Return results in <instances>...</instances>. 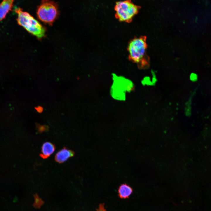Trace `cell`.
<instances>
[{
    "instance_id": "cell-1",
    "label": "cell",
    "mask_w": 211,
    "mask_h": 211,
    "mask_svg": "<svg viewBox=\"0 0 211 211\" xmlns=\"http://www.w3.org/2000/svg\"><path fill=\"white\" fill-rule=\"evenodd\" d=\"M147 47L145 36L135 38L129 42L127 47L129 59L137 64L139 68H147L149 65V59L146 53Z\"/></svg>"
},
{
    "instance_id": "cell-15",
    "label": "cell",
    "mask_w": 211,
    "mask_h": 211,
    "mask_svg": "<svg viewBox=\"0 0 211 211\" xmlns=\"http://www.w3.org/2000/svg\"><path fill=\"white\" fill-rule=\"evenodd\" d=\"M97 211H106L105 209L103 204H101Z\"/></svg>"
},
{
    "instance_id": "cell-3",
    "label": "cell",
    "mask_w": 211,
    "mask_h": 211,
    "mask_svg": "<svg viewBox=\"0 0 211 211\" xmlns=\"http://www.w3.org/2000/svg\"><path fill=\"white\" fill-rule=\"evenodd\" d=\"M36 14L40 21L52 25L59 14L58 6L52 0H42L37 7Z\"/></svg>"
},
{
    "instance_id": "cell-4",
    "label": "cell",
    "mask_w": 211,
    "mask_h": 211,
    "mask_svg": "<svg viewBox=\"0 0 211 211\" xmlns=\"http://www.w3.org/2000/svg\"><path fill=\"white\" fill-rule=\"evenodd\" d=\"M140 8V6L132 3L131 0L117 2L115 7V17L120 21L130 23Z\"/></svg>"
},
{
    "instance_id": "cell-13",
    "label": "cell",
    "mask_w": 211,
    "mask_h": 211,
    "mask_svg": "<svg viewBox=\"0 0 211 211\" xmlns=\"http://www.w3.org/2000/svg\"><path fill=\"white\" fill-rule=\"evenodd\" d=\"M197 76L195 74L192 73L190 76V79L192 81H195L197 79Z\"/></svg>"
},
{
    "instance_id": "cell-5",
    "label": "cell",
    "mask_w": 211,
    "mask_h": 211,
    "mask_svg": "<svg viewBox=\"0 0 211 211\" xmlns=\"http://www.w3.org/2000/svg\"><path fill=\"white\" fill-rule=\"evenodd\" d=\"M113 83L111 86L126 93L131 91L134 89V84L130 80L114 73L112 74Z\"/></svg>"
},
{
    "instance_id": "cell-9",
    "label": "cell",
    "mask_w": 211,
    "mask_h": 211,
    "mask_svg": "<svg viewBox=\"0 0 211 211\" xmlns=\"http://www.w3.org/2000/svg\"><path fill=\"white\" fill-rule=\"evenodd\" d=\"M132 192V188L126 183L122 184L118 189V195L121 198H128Z\"/></svg>"
},
{
    "instance_id": "cell-14",
    "label": "cell",
    "mask_w": 211,
    "mask_h": 211,
    "mask_svg": "<svg viewBox=\"0 0 211 211\" xmlns=\"http://www.w3.org/2000/svg\"><path fill=\"white\" fill-rule=\"evenodd\" d=\"M35 109L38 113H42L43 110V108L40 106H38L35 107Z\"/></svg>"
},
{
    "instance_id": "cell-11",
    "label": "cell",
    "mask_w": 211,
    "mask_h": 211,
    "mask_svg": "<svg viewBox=\"0 0 211 211\" xmlns=\"http://www.w3.org/2000/svg\"><path fill=\"white\" fill-rule=\"evenodd\" d=\"M142 84L144 86H153L152 79L149 76L144 77L141 81Z\"/></svg>"
},
{
    "instance_id": "cell-10",
    "label": "cell",
    "mask_w": 211,
    "mask_h": 211,
    "mask_svg": "<svg viewBox=\"0 0 211 211\" xmlns=\"http://www.w3.org/2000/svg\"><path fill=\"white\" fill-rule=\"evenodd\" d=\"M110 94L114 99L120 101H125L126 98V93L111 86Z\"/></svg>"
},
{
    "instance_id": "cell-6",
    "label": "cell",
    "mask_w": 211,
    "mask_h": 211,
    "mask_svg": "<svg viewBox=\"0 0 211 211\" xmlns=\"http://www.w3.org/2000/svg\"><path fill=\"white\" fill-rule=\"evenodd\" d=\"M74 154V151L65 147L56 154L55 159L56 162L62 163L66 161L69 158L73 156Z\"/></svg>"
},
{
    "instance_id": "cell-7",
    "label": "cell",
    "mask_w": 211,
    "mask_h": 211,
    "mask_svg": "<svg viewBox=\"0 0 211 211\" xmlns=\"http://www.w3.org/2000/svg\"><path fill=\"white\" fill-rule=\"evenodd\" d=\"M14 0H3L0 4V21L4 19L7 14L11 11Z\"/></svg>"
},
{
    "instance_id": "cell-8",
    "label": "cell",
    "mask_w": 211,
    "mask_h": 211,
    "mask_svg": "<svg viewBox=\"0 0 211 211\" xmlns=\"http://www.w3.org/2000/svg\"><path fill=\"white\" fill-rule=\"evenodd\" d=\"M55 149L54 144L50 142H46L42 146L40 156L43 159H47L54 152Z\"/></svg>"
},
{
    "instance_id": "cell-2",
    "label": "cell",
    "mask_w": 211,
    "mask_h": 211,
    "mask_svg": "<svg viewBox=\"0 0 211 211\" xmlns=\"http://www.w3.org/2000/svg\"><path fill=\"white\" fill-rule=\"evenodd\" d=\"M15 11L18 15L16 20L19 25L38 39L45 36V28L30 14L19 7L16 8Z\"/></svg>"
},
{
    "instance_id": "cell-12",
    "label": "cell",
    "mask_w": 211,
    "mask_h": 211,
    "mask_svg": "<svg viewBox=\"0 0 211 211\" xmlns=\"http://www.w3.org/2000/svg\"><path fill=\"white\" fill-rule=\"evenodd\" d=\"M36 127L38 131L40 133L48 130L49 127L45 125H41L37 123L36 124Z\"/></svg>"
}]
</instances>
